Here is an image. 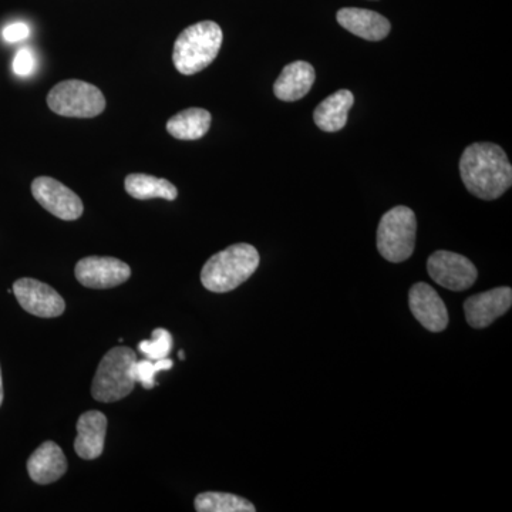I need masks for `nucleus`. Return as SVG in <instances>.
I'll return each mask as SVG.
<instances>
[{
  "instance_id": "nucleus-7",
  "label": "nucleus",
  "mask_w": 512,
  "mask_h": 512,
  "mask_svg": "<svg viewBox=\"0 0 512 512\" xmlns=\"http://www.w3.org/2000/svg\"><path fill=\"white\" fill-rule=\"evenodd\" d=\"M427 272L436 284L448 291L463 292L477 281V268L466 256L450 251H437L427 261Z\"/></svg>"
},
{
  "instance_id": "nucleus-16",
  "label": "nucleus",
  "mask_w": 512,
  "mask_h": 512,
  "mask_svg": "<svg viewBox=\"0 0 512 512\" xmlns=\"http://www.w3.org/2000/svg\"><path fill=\"white\" fill-rule=\"evenodd\" d=\"M315 69L311 63L293 62L285 66L274 84V93L282 101H298L311 92L315 83Z\"/></svg>"
},
{
  "instance_id": "nucleus-10",
  "label": "nucleus",
  "mask_w": 512,
  "mask_h": 512,
  "mask_svg": "<svg viewBox=\"0 0 512 512\" xmlns=\"http://www.w3.org/2000/svg\"><path fill=\"white\" fill-rule=\"evenodd\" d=\"M16 299L30 315L39 318H57L66 309L62 296L52 288L32 278H22L12 289Z\"/></svg>"
},
{
  "instance_id": "nucleus-13",
  "label": "nucleus",
  "mask_w": 512,
  "mask_h": 512,
  "mask_svg": "<svg viewBox=\"0 0 512 512\" xmlns=\"http://www.w3.org/2000/svg\"><path fill=\"white\" fill-rule=\"evenodd\" d=\"M336 19L343 29L370 42L386 39L392 29L389 20L373 10L343 8L336 13Z\"/></svg>"
},
{
  "instance_id": "nucleus-22",
  "label": "nucleus",
  "mask_w": 512,
  "mask_h": 512,
  "mask_svg": "<svg viewBox=\"0 0 512 512\" xmlns=\"http://www.w3.org/2000/svg\"><path fill=\"white\" fill-rule=\"evenodd\" d=\"M138 349L147 359H164L173 349V336L167 329L158 328L153 332V339L138 343Z\"/></svg>"
},
{
  "instance_id": "nucleus-19",
  "label": "nucleus",
  "mask_w": 512,
  "mask_h": 512,
  "mask_svg": "<svg viewBox=\"0 0 512 512\" xmlns=\"http://www.w3.org/2000/svg\"><path fill=\"white\" fill-rule=\"evenodd\" d=\"M127 194L136 200L146 201L153 198H163V200L174 201L178 197L177 188L164 178L153 177L147 174L127 175L126 183Z\"/></svg>"
},
{
  "instance_id": "nucleus-20",
  "label": "nucleus",
  "mask_w": 512,
  "mask_h": 512,
  "mask_svg": "<svg viewBox=\"0 0 512 512\" xmlns=\"http://www.w3.org/2000/svg\"><path fill=\"white\" fill-rule=\"evenodd\" d=\"M195 510L198 512H255L251 501L238 495L227 493H201L195 498Z\"/></svg>"
},
{
  "instance_id": "nucleus-18",
  "label": "nucleus",
  "mask_w": 512,
  "mask_h": 512,
  "mask_svg": "<svg viewBox=\"0 0 512 512\" xmlns=\"http://www.w3.org/2000/svg\"><path fill=\"white\" fill-rule=\"evenodd\" d=\"M211 113L198 107L180 111L167 121V131L177 140H200L211 127Z\"/></svg>"
},
{
  "instance_id": "nucleus-4",
  "label": "nucleus",
  "mask_w": 512,
  "mask_h": 512,
  "mask_svg": "<svg viewBox=\"0 0 512 512\" xmlns=\"http://www.w3.org/2000/svg\"><path fill=\"white\" fill-rule=\"evenodd\" d=\"M137 355L133 349L117 346L101 359L93 379L92 396L97 402L113 403L133 392L134 382L131 366Z\"/></svg>"
},
{
  "instance_id": "nucleus-2",
  "label": "nucleus",
  "mask_w": 512,
  "mask_h": 512,
  "mask_svg": "<svg viewBox=\"0 0 512 512\" xmlns=\"http://www.w3.org/2000/svg\"><path fill=\"white\" fill-rule=\"evenodd\" d=\"M259 261L258 251L252 245H231L208 259L201 271L202 285L215 293L234 291L255 274Z\"/></svg>"
},
{
  "instance_id": "nucleus-8",
  "label": "nucleus",
  "mask_w": 512,
  "mask_h": 512,
  "mask_svg": "<svg viewBox=\"0 0 512 512\" xmlns=\"http://www.w3.org/2000/svg\"><path fill=\"white\" fill-rule=\"evenodd\" d=\"M35 200L50 214L63 221H76L83 215V201L76 192L55 178L37 177L32 183Z\"/></svg>"
},
{
  "instance_id": "nucleus-3",
  "label": "nucleus",
  "mask_w": 512,
  "mask_h": 512,
  "mask_svg": "<svg viewBox=\"0 0 512 512\" xmlns=\"http://www.w3.org/2000/svg\"><path fill=\"white\" fill-rule=\"evenodd\" d=\"M222 29L211 20L195 23L181 32L174 45L175 69L185 76H192L207 69L220 53Z\"/></svg>"
},
{
  "instance_id": "nucleus-23",
  "label": "nucleus",
  "mask_w": 512,
  "mask_h": 512,
  "mask_svg": "<svg viewBox=\"0 0 512 512\" xmlns=\"http://www.w3.org/2000/svg\"><path fill=\"white\" fill-rule=\"evenodd\" d=\"M36 56L29 47H23L13 59V72L20 77H28L35 72Z\"/></svg>"
},
{
  "instance_id": "nucleus-5",
  "label": "nucleus",
  "mask_w": 512,
  "mask_h": 512,
  "mask_svg": "<svg viewBox=\"0 0 512 512\" xmlns=\"http://www.w3.org/2000/svg\"><path fill=\"white\" fill-rule=\"evenodd\" d=\"M416 214L399 205L383 215L377 228V249L386 261L393 264L407 261L416 248Z\"/></svg>"
},
{
  "instance_id": "nucleus-17",
  "label": "nucleus",
  "mask_w": 512,
  "mask_h": 512,
  "mask_svg": "<svg viewBox=\"0 0 512 512\" xmlns=\"http://www.w3.org/2000/svg\"><path fill=\"white\" fill-rule=\"evenodd\" d=\"M355 104V97L349 90H339L322 101L313 113L316 126L326 133H336L348 123L349 111Z\"/></svg>"
},
{
  "instance_id": "nucleus-11",
  "label": "nucleus",
  "mask_w": 512,
  "mask_h": 512,
  "mask_svg": "<svg viewBox=\"0 0 512 512\" xmlns=\"http://www.w3.org/2000/svg\"><path fill=\"white\" fill-rule=\"evenodd\" d=\"M512 291L507 286L470 296L464 302L468 325L474 329L488 328L495 320L510 311Z\"/></svg>"
},
{
  "instance_id": "nucleus-9",
  "label": "nucleus",
  "mask_w": 512,
  "mask_h": 512,
  "mask_svg": "<svg viewBox=\"0 0 512 512\" xmlns=\"http://www.w3.org/2000/svg\"><path fill=\"white\" fill-rule=\"evenodd\" d=\"M77 281L86 288L110 289L127 282L131 276L126 262L110 256H87L74 269Z\"/></svg>"
},
{
  "instance_id": "nucleus-25",
  "label": "nucleus",
  "mask_w": 512,
  "mask_h": 512,
  "mask_svg": "<svg viewBox=\"0 0 512 512\" xmlns=\"http://www.w3.org/2000/svg\"><path fill=\"white\" fill-rule=\"evenodd\" d=\"M3 403V380H2V369H0V406Z\"/></svg>"
},
{
  "instance_id": "nucleus-21",
  "label": "nucleus",
  "mask_w": 512,
  "mask_h": 512,
  "mask_svg": "<svg viewBox=\"0 0 512 512\" xmlns=\"http://www.w3.org/2000/svg\"><path fill=\"white\" fill-rule=\"evenodd\" d=\"M173 366V360L168 359V357L160 360H136L131 366V377H133L134 382L140 383L144 389L150 390L157 386L156 379H154L157 373L161 370L173 369Z\"/></svg>"
},
{
  "instance_id": "nucleus-14",
  "label": "nucleus",
  "mask_w": 512,
  "mask_h": 512,
  "mask_svg": "<svg viewBox=\"0 0 512 512\" xmlns=\"http://www.w3.org/2000/svg\"><path fill=\"white\" fill-rule=\"evenodd\" d=\"M107 433V417L103 413L92 410L80 416L77 421V439L74 450L83 460L99 458L104 450Z\"/></svg>"
},
{
  "instance_id": "nucleus-6",
  "label": "nucleus",
  "mask_w": 512,
  "mask_h": 512,
  "mask_svg": "<svg viewBox=\"0 0 512 512\" xmlns=\"http://www.w3.org/2000/svg\"><path fill=\"white\" fill-rule=\"evenodd\" d=\"M47 104L59 116L92 119L106 109V97L93 84L82 80H64L47 94Z\"/></svg>"
},
{
  "instance_id": "nucleus-12",
  "label": "nucleus",
  "mask_w": 512,
  "mask_h": 512,
  "mask_svg": "<svg viewBox=\"0 0 512 512\" xmlns=\"http://www.w3.org/2000/svg\"><path fill=\"white\" fill-rule=\"evenodd\" d=\"M409 306L414 318L430 332H443L448 325V311L439 293L430 285L419 282L409 292Z\"/></svg>"
},
{
  "instance_id": "nucleus-26",
  "label": "nucleus",
  "mask_w": 512,
  "mask_h": 512,
  "mask_svg": "<svg viewBox=\"0 0 512 512\" xmlns=\"http://www.w3.org/2000/svg\"><path fill=\"white\" fill-rule=\"evenodd\" d=\"M178 357H180L181 360L185 359V353L183 352V350H180V352H178Z\"/></svg>"
},
{
  "instance_id": "nucleus-24",
  "label": "nucleus",
  "mask_w": 512,
  "mask_h": 512,
  "mask_svg": "<svg viewBox=\"0 0 512 512\" xmlns=\"http://www.w3.org/2000/svg\"><path fill=\"white\" fill-rule=\"evenodd\" d=\"M29 35V26L23 22L12 23V25L6 26L2 32L3 39L9 43L22 42V40L28 39Z\"/></svg>"
},
{
  "instance_id": "nucleus-15",
  "label": "nucleus",
  "mask_w": 512,
  "mask_h": 512,
  "mask_svg": "<svg viewBox=\"0 0 512 512\" xmlns=\"http://www.w3.org/2000/svg\"><path fill=\"white\" fill-rule=\"evenodd\" d=\"M67 460L62 448L45 441L33 451L28 460V473L36 484H52L66 474Z\"/></svg>"
},
{
  "instance_id": "nucleus-1",
  "label": "nucleus",
  "mask_w": 512,
  "mask_h": 512,
  "mask_svg": "<svg viewBox=\"0 0 512 512\" xmlns=\"http://www.w3.org/2000/svg\"><path fill=\"white\" fill-rule=\"evenodd\" d=\"M460 174L474 197L493 201L510 190L512 165L507 154L494 143H474L460 158Z\"/></svg>"
}]
</instances>
